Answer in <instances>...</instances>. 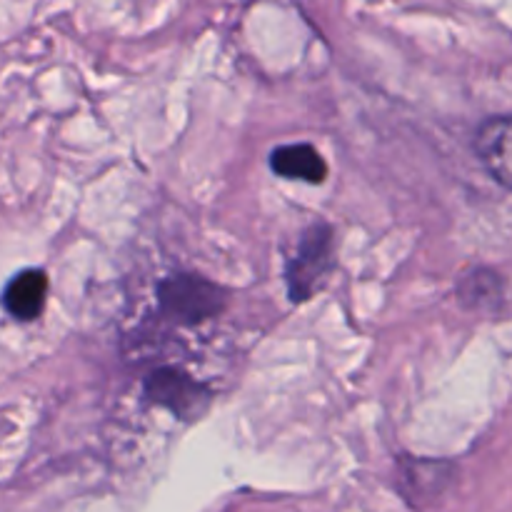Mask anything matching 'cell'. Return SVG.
<instances>
[{
	"label": "cell",
	"mask_w": 512,
	"mask_h": 512,
	"mask_svg": "<svg viewBox=\"0 0 512 512\" xmlns=\"http://www.w3.org/2000/svg\"><path fill=\"white\" fill-rule=\"evenodd\" d=\"M335 268V230L313 223L300 233L293 253L285 260V285L293 303H305L328 283Z\"/></svg>",
	"instance_id": "cell-1"
},
{
	"label": "cell",
	"mask_w": 512,
	"mask_h": 512,
	"mask_svg": "<svg viewBox=\"0 0 512 512\" xmlns=\"http://www.w3.org/2000/svg\"><path fill=\"white\" fill-rule=\"evenodd\" d=\"M158 305L173 323L200 325L223 313L228 293L203 275L173 273L158 283Z\"/></svg>",
	"instance_id": "cell-2"
},
{
	"label": "cell",
	"mask_w": 512,
	"mask_h": 512,
	"mask_svg": "<svg viewBox=\"0 0 512 512\" xmlns=\"http://www.w3.org/2000/svg\"><path fill=\"white\" fill-rule=\"evenodd\" d=\"M145 398L185 420L200 418L213 403V393L178 368L153 370L145 378Z\"/></svg>",
	"instance_id": "cell-3"
},
{
	"label": "cell",
	"mask_w": 512,
	"mask_h": 512,
	"mask_svg": "<svg viewBox=\"0 0 512 512\" xmlns=\"http://www.w3.org/2000/svg\"><path fill=\"white\" fill-rule=\"evenodd\" d=\"M473 148L495 183L512 190V115H493L475 130Z\"/></svg>",
	"instance_id": "cell-4"
},
{
	"label": "cell",
	"mask_w": 512,
	"mask_h": 512,
	"mask_svg": "<svg viewBox=\"0 0 512 512\" xmlns=\"http://www.w3.org/2000/svg\"><path fill=\"white\" fill-rule=\"evenodd\" d=\"M48 275L38 268L23 270L15 275L3 290V308L20 323L38 320L48 300Z\"/></svg>",
	"instance_id": "cell-5"
},
{
	"label": "cell",
	"mask_w": 512,
	"mask_h": 512,
	"mask_svg": "<svg viewBox=\"0 0 512 512\" xmlns=\"http://www.w3.org/2000/svg\"><path fill=\"white\" fill-rule=\"evenodd\" d=\"M270 170L285 180H303V183H325L328 163L320 150L310 143L280 145L270 153Z\"/></svg>",
	"instance_id": "cell-6"
},
{
	"label": "cell",
	"mask_w": 512,
	"mask_h": 512,
	"mask_svg": "<svg viewBox=\"0 0 512 512\" xmlns=\"http://www.w3.org/2000/svg\"><path fill=\"white\" fill-rule=\"evenodd\" d=\"M505 280L495 270H473L458 285V298L470 310H493L503 300Z\"/></svg>",
	"instance_id": "cell-7"
}]
</instances>
